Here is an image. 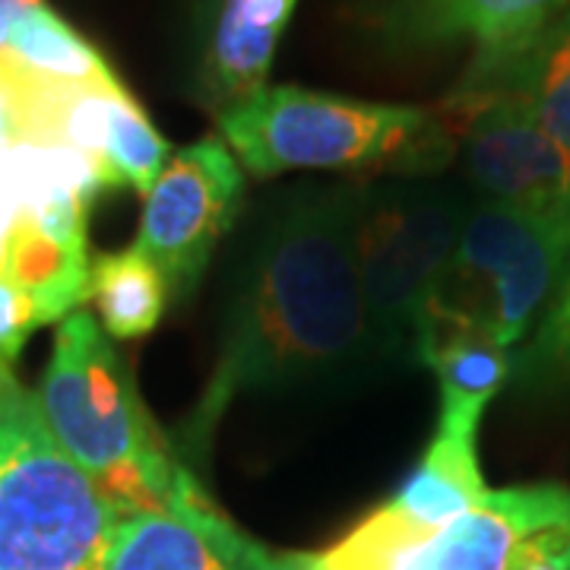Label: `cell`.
<instances>
[{"label": "cell", "instance_id": "4", "mask_svg": "<svg viewBox=\"0 0 570 570\" xmlns=\"http://www.w3.org/2000/svg\"><path fill=\"white\" fill-rule=\"evenodd\" d=\"M121 520L0 365V570H105Z\"/></svg>", "mask_w": 570, "mask_h": 570}, {"label": "cell", "instance_id": "20", "mask_svg": "<svg viewBox=\"0 0 570 570\" xmlns=\"http://www.w3.org/2000/svg\"><path fill=\"white\" fill-rule=\"evenodd\" d=\"M513 570H570V498L523 542Z\"/></svg>", "mask_w": 570, "mask_h": 570}, {"label": "cell", "instance_id": "1", "mask_svg": "<svg viewBox=\"0 0 570 570\" xmlns=\"http://www.w3.org/2000/svg\"><path fill=\"white\" fill-rule=\"evenodd\" d=\"M358 187H305L266 206L225 298L216 365L187 415L181 444L200 456L225 412L346 374L371 358L355 261Z\"/></svg>", "mask_w": 570, "mask_h": 570}, {"label": "cell", "instance_id": "5", "mask_svg": "<svg viewBox=\"0 0 570 570\" xmlns=\"http://www.w3.org/2000/svg\"><path fill=\"white\" fill-rule=\"evenodd\" d=\"M469 200L431 181L358 187L355 261L374 362H412L448 279Z\"/></svg>", "mask_w": 570, "mask_h": 570}, {"label": "cell", "instance_id": "12", "mask_svg": "<svg viewBox=\"0 0 570 570\" xmlns=\"http://www.w3.org/2000/svg\"><path fill=\"white\" fill-rule=\"evenodd\" d=\"M570 10V0H377L371 29L387 48L425 51L469 41L508 48Z\"/></svg>", "mask_w": 570, "mask_h": 570}, {"label": "cell", "instance_id": "19", "mask_svg": "<svg viewBox=\"0 0 570 570\" xmlns=\"http://www.w3.org/2000/svg\"><path fill=\"white\" fill-rule=\"evenodd\" d=\"M36 326H41V314L32 295L0 273V365L13 367Z\"/></svg>", "mask_w": 570, "mask_h": 570}, {"label": "cell", "instance_id": "22", "mask_svg": "<svg viewBox=\"0 0 570 570\" xmlns=\"http://www.w3.org/2000/svg\"><path fill=\"white\" fill-rule=\"evenodd\" d=\"M39 3H45V0H0V55L7 51L17 22H20L32 7H39Z\"/></svg>", "mask_w": 570, "mask_h": 570}, {"label": "cell", "instance_id": "17", "mask_svg": "<svg viewBox=\"0 0 570 570\" xmlns=\"http://www.w3.org/2000/svg\"><path fill=\"white\" fill-rule=\"evenodd\" d=\"M171 288L163 269L140 247L130 245L115 254H102L89 266V295L99 326L111 340H137L163 321Z\"/></svg>", "mask_w": 570, "mask_h": 570}, {"label": "cell", "instance_id": "21", "mask_svg": "<svg viewBox=\"0 0 570 570\" xmlns=\"http://www.w3.org/2000/svg\"><path fill=\"white\" fill-rule=\"evenodd\" d=\"M22 140V99L13 73L0 55V153Z\"/></svg>", "mask_w": 570, "mask_h": 570}, {"label": "cell", "instance_id": "7", "mask_svg": "<svg viewBox=\"0 0 570 570\" xmlns=\"http://www.w3.org/2000/svg\"><path fill=\"white\" fill-rule=\"evenodd\" d=\"M570 485H523L489 498L441 532L377 546L358 532L321 551L283 554L285 570H513L517 554L551 513L568 504Z\"/></svg>", "mask_w": 570, "mask_h": 570}, {"label": "cell", "instance_id": "16", "mask_svg": "<svg viewBox=\"0 0 570 570\" xmlns=\"http://www.w3.org/2000/svg\"><path fill=\"white\" fill-rule=\"evenodd\" d=\"M10 61L45 86H82V89H111L124 86L102 51L86 41L58 17L48 3L32 7L13 29L7 45Z\"/></svg>", "mask_w": 570, "mask_h": 570}, {"label": "cell", "instance_id": "2", "mask_svg": "<svg viewBox=\"0 0 570 570\" xmlns=\"http://www.w3.org/2000/svg\"><path fill=\"white\" fill-rule=\"evenodd\" d=\"M36 400L58 448L121 517L206 494L142 406L111 336L89 311L61 321Z\"/></svg>", "mask_w": 570, "mask_h": 570}, {"label": "cell", "instance_id": "15", "mask_svg": "<svg viewBox=\"0 0 570 570\" xmlns=\"http://www.w3.org/2000/svg\"><path fill=\"white\" fill-rule=\"evenodd\" d=\"M298 0H219L204 55V96L228 108L266 86Z\"/></svg>", "mask_w": 570, "mask_h": 570}, {"label": "cell", "instance_id": "13", "mask_svg": "<svg viewBox=\"0 0 570 570\" xmlns=\"http://www.w3.org/2000/svg\"><path fill=\"white\" fill-rule=\"evenodd\" d=\"M489 498L485 475L479 469L475 438L434 431L422 463L412 469L403 489L387 504L365 517L355 530L371 542L406 546L450 527L463 513Z\"/></svg>", "mask_w": 570, "mask_h": 570}, {"label": "cell", "instance_id": "8", "mask_svg": "<svg viewBox=\"0 0 570 570\" xmlns=\"http://www.w3.org/2000/svg\"><path fill=\"white\" fill-rule=\"evenodd\" d=\"M245 204V168L223 137L190 142L171 156L146 194L134 245L163 269L171 295L204 279L223 235Z\"/></svg>", "mask_w": 570, "mask_h": 570}, {"label": "cell", "instance_id": "18", "mask_svg": "<svg viewBox=\"0 0 570 570\" xmlns=\"http://www.w3.org/2000/svg\"><path fill=\"white\" fill-rule=\"evenodd\" d=\"M171 146L156 130V124L146 118L140 102L124 89L115 96L111 115H108V134H105L102 163L111 175L115 187H134L142 197L159 181L165 165L171 163Z\"/></svg>", "mask_w": 570, "mask_h": 570}, {"label": "cell", "instance_id": "14", "mask_svg": "<svg viewBox=\"0 0 570 570\" xmlns=\"http://www.w3.org/2000/svg\"><path fill=\"white\" fill-rule=\"evenodd\" d=\"M415 358L434 371L441 387L438 431L479 438V422L508 381L513 352L479 324L434 307L422 326Z\"/></svg>", "mask_w": 570, "mask_h": 570}, {"label": "cell", "instance_id": "9", "mask_svg": "<svg viewBox=\"0 0 570 570\" xmlns=\"http://www.w3.org/2000/svg\"><path fill=\"white\" fill-rule=\"evenodd\" d=\"M441 108L479 200L570 223V146L508 102L448 99Z\"/></svg>", "mask_w": 570, "mask_h": 570}, {"label": "cell", "instance_id": "24", "mask_svg": "<svg viewBox=\"0 0 570 570\" xmlns=\"http://www.w3.org/2000/svg\"><path fill=\"white\" fill-rule=\"evenodd\" d=\"M216 7H219V0H200V13H204L206 29H209V22H213V13H216Z\"/></svg>", "mask_w": 570, "mask_h": 570}, {"label": "cell", "instance_id": "23", "mask_svg": "<svg viewBox=\"0 0 570 570\" xmlns=\"http://www.w3.org/2000/svg\"><path fill=\"white\" fill-rule=\"evenodd\" d=\"M17 223H20V206L10 200V194L0 184V264H3V254H7V245H10V235H13Z\"/></svg>", "mask_w": 570, "mask_h": 570}, {"label": "cell", "instance_id": "3", "mask_svg": "<svg viewBox=\"0 0 570 570\" xmlns=\"http://www.w3.org/2000/svg\"><path fill=\"white\" fill-rule=\"evenodd\" d=\"M219 137L254 178L285 171L434 175L456 159L448 111L266 82L219 111Z\"/></svg>", "mask_w": 570, "mask_h": 570}, {"label": "cell", "instance_id": "6", "mask_svg": "<svg viewBox=\"0 0 570 570\" xmlns=\"http://www.w3.org/2000/svg\"><path fill=\"white\" fill-rule=\"evenodd\" d=\"M568 264L570 223L475 197L434 307L479 324L513 348L546 314Z\"/></svg>", "mask_w": 570, "mask_h": 570}, {"label": "cell", "instance_id": "11", "mask_svg": "<svg viewBox=\"0 0 570 570\" xmlns=\"http://www.w3.org/2000/svg\"><path fill=\"white\" fill-rule=\"evenodd\" d=\"M450 99L508 102L570 146V10L508 48L475 51Z\"/></svg>", "mask_w": 570, "mask_h": 570}, {"label": "cell", "instance_id": "10", "mask_svg": "<svg viewBox=\"0 0 570 570\" xmlns=\"http://www.w3.org/2000/svg\"><path fill=\"white\" fill-rule=\"evenodd\" d=\"M105 570H285L283 554L242 532L209 498L124 517Z\"/></svg>", "mask_w": 570, "mask_h": 570}]
</instances>
